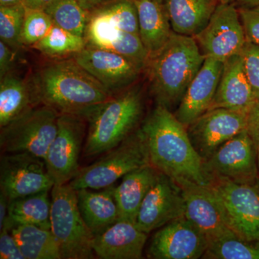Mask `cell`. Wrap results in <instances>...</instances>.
Wrapping results in <instances>:
<instances>
[{
  "mask_svg": "<svg viewBox=\"0 0 259 259\" xmlns=\"http://www.w3.org/2000/svg\"><path fill=\"white\" fill-rule=\"evenodd\" d=\"M150 163L177 182L187 180L209 187L212 180L203 158L191 142L187 127L169 109L157 105L141 127Z\"/></svg>",
  "mask_w": 259,
  "mask_h": 259,
  "instance_id": "cell-1",
  "label": "cell"
},
{
  "mask_svg": "<svg viewBox=\"0 0 259 259\" xmlns=\"http://www.w3.org/2000/svg\"><path fill=\"white\" fill-rule=\"evenodd\" d=\"M37 103L59 115H89L112 95L74 59L50 63L39 70L32 87Z\"/></svg>",
  "mask_w": 259,
  "mask_h": 259,
  "instance_id": "cell-2",
  "label": "cell"
},
{
  "mask_svg": "<svg viewBox=\"0 0 259 259\" xmlns=\"http://www.w3.org/2000/svg\"><path fill=\"white\" fill-rule=\"evenodd\" d=\"M204 59L194 37L172 32L164 47L150 59L146 68L151 92L157 105L169 110L180 105Z\"/></svg>",
  "mask_w": 259,
  "mask_h": 259,
  "instance_id": "cell-3",
  "label": "cell"
},
{
  "mask_svg": "<svg viewBox=\"0 0 259 259\" xmlns=\"http://www.w3.org/2000/svg\"><path fill=\"white\" fill-rule=\"evenodd\" d=\"M143 112L144 101L139 89L127 90L100 105L87 118L90 127L84 156H97L120 144L134 132Z\"/></svg>",
  "mask_w": 259,
  "mask_h": 259,
  "instance_id": "cell-4",
  "label": "cell"
},
{
  "mask_svg": "<svg viewBox=\"0 0 259 259\" xmlns=\"http://www.w3.org/2000/svg\"><path fill=\"white\" fill-rule=\"evenodd\" d=\"M148 164L151 163L147 145L140 127L100 159L79 168L69 185L75 190H102L113 186L130 172Z\"/></svg>",
  "mask_w": 259,
  "mask_h": 259,
  "instance_id": "cell-5",
  "label": "cell"
},
{
  "mask_svg": "<svg viewBox=\"0 0 259 259\" xmlns=\"http://www.w3.org/2000/svg\"><path fill=\"white\" fill-rule=\"evenodd\" d=\"M51 199V231L61 258H93L94 235L80 213L76 190L69 184L54 185Z\"/></svg>",
  "mask_w": 259,
  "mask_h": 259,
  "instance_id": "cell-6",
  "label": "cell"
},
{
  "mask_svg": "<svg viewBox=\"0 0 259 259\" xmlns=\"http://www.w3.org/2000/svg\"><path fill=\"white\" fill-rule=\"evenodd\" d=\"M59 116L47 105L32 107L1 127L2 151L5 153H28L44 160L57 134Z\"/></svg>",
  "mask_w": 259,
  "mask_h": 259,
  "instance_id": "cell-7",
  "label": "cell"
},
{
  "mask_svg": "<svg viewBox=\"0 0 259 259\" xmlns=\"http://www.w3.org/2000/svg\"><path fill=\"white\" fill-rule=\"evenodd\" d=\"M232 231L249 241H259V180L239 184L214 180L209 186Z\"/></svg>",
  "mask_w": 259,
  "mask_h": 259,
  "instance_id": "cell-8",
  "label": "cell"
},
{
  "mask_svg": "<svg viewBox=\"0 0 259 259\" xmlns=\"http://www.w3.org/2000/svg\"><path fill=\"white\" fill-rule=\"evenodd\" d=\"M194 38L204 58L224 62L241 54L247 40L238 8L233 3H219Z\"/></svg>",
  "mask_w": 259,
  "mask_h": 259,
  "instance_id": "cell-9",
  "label": "cell"
},
{
  "mask_svg": "<svg viewBox=\"0 0 259 259\" xmlns=\"http://www.w3.org/2000/svg\"><path fill=\"white\" fill-rule=\"evenodd\" d=\"M204 163L212 181L251 184L259 180L257 148L247 130L223 144Z\"/></svg>",
  "mask_w": 259,
  "mask_h": 259,
  "instance_id": "cell-10",
  "label": "cell"
},
{
  "mask_svg": "<svg viewBox=\"0 0 259 259\" xmlns=\"http://www.w3.org/2000/svg\"><path fill=\"white\" fill-rule=\"evenodd\" d=\"M83 117L59 115L58 131L44 158L54 185L69 184L79 171L85 124Z\"/></svg>",
  "mask_w": 259,
  "mask_h": 259,
  "instance_id": "cell-11",
  "label": "cell"
},
{
  "mask_svg": "<svg viewBox=\"0 0 259 259\" xmlns=\"http://www.w3.org/2000/svg\"><path fill=\"white\" fill-rule=\"evenodd\" d=\"M54 186L45 161L28 153H5L0 161V187L10 201L49 191Z\"/></svg>",
  "mask_w": 259,
  "mask_h": 259,
  "instance_id": "cell-12",
  "label": "cell"
},
{
  "mask_svg": "<svg viewBox=\"0 0 259 259\" xmlns=\"http://www.w3.org/2000/svg\"><path fill=\"white\" fill-rule=\"evenodd\" d=\"M248 113L225 108L207 110L187 127L189 137L204 161L223 144L247 130Z\"/></svg>",
  "mask_w": 259,
  "mask_h": 259,
  "instance_id": "cell-13",
  "label": "cell"
},
{
  "mask_svg": "<svg viewBox=\"0 0 259 259\" xmlns=\"http://www.w3.org/2000/svg\"><path fill=\"white\" fill-rule=\"evenodd\" d=\"M209 240L193 223L184 217L161 227L153 236L148 257L154 259L202 258Z\"/></svg>",
  "mask_w": 259,
  "mask_h": 259,
  "instance_id": "cell-14",
  "label": "cell"
},
{
  "mask_svg": "<svg viewBox=\"0 0 259 259\" xmlns=\"http://www.w3.org/2000/svg\"><path fill=\"white\" fill-rule=\"evenodd\" d=\"M185 212V200L180 186L161 172L140 207L136 224L148 234L184 217Z\"/></svg>",
  "mask_w": 259,
  "mask_h": 259,
  "instance_id": "cell-15",
  "label": "cell"
},
{
  "mask_svg": "<svg viewBox=\"0 0 259 259\" xmlns=\"http://www.w3.org/2000/svg\"><path fill=\"white\" fill-rule=\"evenodd\" d=\"M185 200V217L207 236L209 242L236 234L227 224L210 187L187 180L176 182Z\"/></svg>",
  "mask_w": 259,
  "mask_h": 259,
  "instance_id": "cell-16",
  "label": "cell"
},
{
  "mask_svg": "<svg viewBox=\"0 0 259 259\" xmlns=\"http://www.w3.org/2000/svg\"><path fill=\"white\" fill-rule=\"evenodd\" d=\"M74 59L111 95L134 82L141 71L125 56L88 45Z\"/></svg>",
  "mask_w": 259,
  "mask_h": 259,
  "instance_id": "cell-17",
  "label": "cell"
},
{
  "mask_svg": "<svg viewBox=\"0 0 259 259\" xmlns=\"http://www.w3.org/2000/svg\"><path fill=\"white\" fill-rule=\"evenodd\" d=\"M84 37L87 45L125 56L140 69H146L150 56L140 35L119 30L95 11H90Z\"/></svg>",
  "mask_w": 259,
  "mask_h": 259,
  "instance_id": "cell-18",
  "label": "cell"
},
{
  "mask_svg": "<svg viewBox=\"0 0 259 259\" xmlns=\"http://www.w3.org/2000/svg\"><path fill=\"white\" fill-rule=\"evenodd\" d=\"M223 67L222 61L205 58L191 81L174 113L186 127L209 110L217 91Z\"/></svg>",
  "mask_w": 259,
  "mask_h": 259,
  "instance_id": "cell-19",
  "label": "cell"
},
{
  "mask_svg": "<svg viewBox=\"0 0 259 259\" xmlns=\"http://www.w3.org/2000/svg\"><path fill=\"white\" fill-rule=\"evenodd\" d=\"M146 241L147 233L136 223L119 220L94 236L93 251L102 259L142 258Z\"/></svg>",
  "mask_w": 259,
  "mask_h": 259,
  "instance_id": "cell-20",
  "label": "cell"
},
{
  "mask_svg": "<svg viewBox=\"0 0 259 259\" xmlns=\"http://www.w3.org/2000/svg\"><path fill=\"white\" fill-rule=\"evenodd\" d=\"M257 101L245 74L241 54L223 62L217 91L209 110L225 108L248 113Z\"/></svg>",
  "mask_w": 259,
  "mask_h": 259,
  "instance_id": "cell-21",
  "label": "cell"
},
{
  "mask_svg": "<svg viewBox=\"0 0 259 259\" xmlns=\"http://www.w3.org/2000/svg\"><path fill=\"white\" fill-rule=\"evenodd\" d=\"M139 34L150 59L157 54L171 37L169 15L165 0H135Z\"/></svg>",
  "mask_w": 259,
  "mask_h": 259,
  "instance_id": "cell-22",
  "label": "cell"
},
{
  "mask_svg": "<svg viewBox=\"0 0 259 259\" xmlns=\"http://www.w3.org/2000/svg\"><path fill=\"white\" fill-rule=\"evenodd\" d=\"M114 191V185L102 190H76L80 213L94 236L120 220Z\"/></svg>",
  "mask_w": 259,
  "mask_h": 259,
  "instance_id": "cell-23",
  "label": "cell"
},
{
  "mask_svg": "<svg viewBox=\"0 0 259 259\" xmlns=\"http://www.w3.org/2000/svg\"><path fill=\"white\" fill-rule=\"evenodd\" d=\"M160 173L152 165L148 164L122 177V182L114 191L120 220L136 223L140 207Z\"/></svg>",
  "mask_w": 259,
  "mask_h": 259,
  "instance_id": "cell-24",
  "label": "cell"
},
{
  "mask_svg": "<svg viewBox=\"0 0 259 259\" xmlns=\"http://www.w3.org/2000/svg\"><path fill=\"white\" fill-rule=\"evenodd\" d=\"M171 28L194 37L206 26L219 4L217 0H165Z\"/></svg>",
  "mask_w": 259,
  "mask_h": 259,
  "instance_id": "cell-25",
  "label": "cell"
},
{
  "mask_svg": "<svg viewBox=\"0 0 259 259\" xmlns=\"http://www.w3.org/2000/svg\"><path fill=\"white\" fill-rule=\"evenodd\" d=\"M37 104L31 87L7 75L0 83V127L8 125Z\"/></svg>",
  "mask_w": 259,
  "mask_h": 259,
  "instance_id": "cell-26",
  "label": "cell"
},
{
  "mask_svg": "<svg viewBox=\"0 0 259 259\" xmlns=\"http://www.w3.org/2000/svg\"><path fill=\"white\" fill-rule=\"evenodd\" d=\"M12 233L25 259H62L51 230L32 225H15Z\"/></svg>",
  "mask_w": 259,
  "mask_h": 259,
  "instance_id": "cell-27",
  "label": "cell"
},
{
  "mask_svg": "<svg viewBox=\"0 0 259 259\" xmlns=\"http://www.w3.org/2000/svg\"><path fill=\"white\" fill-rule=\"evenodd\" d=\"M49 191L10 201L8 219L15 225H32L51 230V199Z\"/></svg>",
  "mask_w": 259,
  "mask_h": 259,
  "instance_id": "cell-28",
  "label": "cell"
},
{
  "mask_svg": "<svg viewBox=\"0 0 259 259\" xmlns=\"http://www.w3.org/2000/svg\"><path fill=\"white\" fill-rule=\"evenodd\" d=\"M45 11L54 25L84 37L90 13L81 7L78 0H56Z\"/></svg>",
  "mask_w": 259,
  "mask_h": 259,
  "instance_id": "cell-29",
  "label": "cell"
},
{
  "mask_svg": "<svg viewBox=\"0 0 259 259\" xmlns=\"http://www.w3.org/2000/svg\"><path fill=\"white\" fill-rule=\"evenodd\" d=\"M202 258L259 259V241L243 239L236 234L209 242Z\"/></svg>",
  "mask_w": 259,
  "mask_h": 259,
  "instance_id": "cell-30",
  "label": "cell"
},
{
  "mask_svg": "<svg viewBox=\"0 0 259 259\" xmlns=\"http://www.w3.org/2000/svg\"><path fill=\"white\" fill-rule=\"evenodd\" d=\"M84 37L71 33L54 25L50 31L33 47L44 55L51 57H62L69 54H76L86 47Z\"/></svg>",
  "mask_w": 259,
  "mask_h": 259,
  "instance_id": "cell-31",
  "label": "cell"
},
{
  "mask_svg": "<svg viewBox=\"0 0 259 259\" xmlns=\"http://www.w3.org/2000/svg\"><path fill=\"white\" fill-rule=\"evenodd\" d=\"M92 11L96 12L119 30L140 35L135 0H111Z\"/></svg>",
  "mask_w": 259,
  "mask_h": 259,
  "instance_id": "cell-32",
  "label": "cell"
},
{
  "mask_svg": "<svg viewBox=\"0 0 259 259\" xmlns=\"http://www.w3.org/2000/svg\"><path fill=\"white\" fill-rule=\"evenodd\" d=\"M25 8L23 4L0 7V38L12 49L22 45Z\"/></svg>",
  "mask_w": 259,
  "mask_h": 259,
  "instance_id": "cell-33",
  "label": "cell"
},
{
  "mask_svg": "<svg viewBox=\"0 0 259 259\" xmlns=\"http://www.w3.org/2000/svg\"><path fill=\"white\" fill-rule=\"evenodd\" d=\"M54 25L45 10L26 8L22 32V44L33 47L47 35Z\"/></svg>",
  "mask_w": 259,
  "mask_h": 259,
  "instance_id": "cell-34",
  "label": "cell"
},
{
  "mask_svg": "<svg viewBox=\"0 0 259 259\" xmlns=\"http://www.w3.org/2000/svg\"><path fill=\"white\" fill-rule=\"evenodd\" d=\"M245 74L253 90V95L259 100V47L246 41L241 52Z\"/></svg>",
  "mask_w": 259,
  "mask_h": 259,
  "instance_id": "cell-35",
  "label": "cell"
},
{
  "mask_svg": "<svg viewBox=\"0 0 259 259\" xmlns=\"http://www.w3.org/2000/svg\"><path fill=\"white\" fill-rule=\"evenodd\" d=\"M12 228L13 225L7 219L4 226L0 230V258L25 259L12 233Z\"/></svg>",
  "mask_w": 259,
  "mask_h": 259,
  "instance_id": "cell-36",
  "label": "cell"
},
{
  "mask_svg": "<svg viewBox=\"0 0 259 259\" xmlns=\"http://www.w3.org/2000/svg\"><path fill=\"white\" fill-rule=\"evenodd\" d=\"M238 10L247 41L259 47V6Z\"/></svg>",
  "mask_w": 259,
  "mask_h": 259,
  "instance_id": "cell-37",
  "label": "cell"
},
{
  "mask_svg": "<svg viewBox=\"0 0 259 259\" xmlns=\"http://www.w3.org/2000/svg\"><path fill=\"white\" fill-rule=\"evenodd\" d=\"M247 132L256 148L259 147V100L255 102L248 112Z\"/></svg>",
  "mask_w": 259,
  "mask_h": 259,
  "instance_id": "cell-38",
  "label": "cell"
},
{
  "mask_svg": "<svg viewBox=\"0 0 259 259\" xmlns=\"http://www.w3.org/2000/svg\"><path fill=\"white\" fill-rule=\"evenodd\" d=\"M15 59L14 49L0 41V76L1 79L8 75Z\"/></svg>",
  "mask_w": 259,
  "mask_h": 259,
  "instance_id": "cell-39",
  "label": "cell"
},
{
  "mask_svg": "<svg viewBox=\"0 0 259 259\" xmlns=\"http://www.w3.org/2000/svg\"><path fill=\"white\" fill-rule=\"evenodd\" d=\"M10 199L4 192H0V230L3 228L9 214Z\"/></svg>",
  "mask_w": 259,
  "mask_h": 259,
  "instance_id": "cell-40",
  "label": "cell"
},
{
  "mask_svg": "<svg viewBox=\"0 0 259 259\" xmlns=\"http://www.w3.org/2000/svg\"><path fill=\"white\" fill-rule=\"evenodd\" d=\"M56 1V0H25L23 4L28 9L45 10Z\"/></svg>",
  "mask_w": 259,
  "mask_h": 259,
  "instance_id": "cell-41",
  "label": "cell"
},
{
  "mask_svg": "<svg viewBox=\"0 0 259 259\" xmlns=\"http://www.w3.org/2000/svg\"><path fill=\"white\" fill-rule=\"evenodd\" d=\"M78 1L83 8L90 12L97 8V7L105 4L107 2L111 1V0H78Z\"/></svg>",
  "mask_w": 259,
  "mask_h": 259,
  "instance_id": "cell-42",
  "label": "cell"
},
{
  "mask_svg": "<svg viewBox=\"0 0 259 259\" xmlns=\"http://www.w3.org/2000/svg\"><path fill=\"white\" fill-rule=\"evenodd\" d=\"M233 4L237 8H248L259 6V0H234Z\"/></svg>",
  "mask_w": 259,
  "mask_h": 259,
  "instance_id": "cell-43",
  "label": "cell"
},
{
  "mask_svg": "<svg viewBox=\"0 0 259 259\" xmlns=\"http://www.w3.org/2000/svg\"><path fill=\"white\" fill-rule=\"evenodd\" d=\"M25 0H0V7L13 6L23 4Z\"/></svg>",
  "mask_w": 259,
  "mask_h": 259,
  "instance_id": "cell-44",
  "label": "cell"
},
{
  "mask_svg": "<svg viewBox=\"0 0 259 259\" xmlns=\"http://www.w3.org/2000/svg\"><path fill=\"white\" fill-rule=\"evenodd\" d=\"M218 3H233L234 0H217Z\"/></svg>",
  "mask_w": 259,
  "mask_h": 259,
  "instance_id": "cell-45",
  "label": "cell"
},
{
  "mask_svg": "<svg viewBox=\"0 0 259 259\" xmlns=\"http://www.w3.org/2000/svg\"><path fill=\"white\" fill-rule=\"evenodd\" d=\"M257 157H258V178H259V147L257 148Z\"/></svg>",
  "mask_w": 259,
  "mask_h": 259,
  "instance_id": "cell-46",
  "label": "cell"
}]
</instances>
